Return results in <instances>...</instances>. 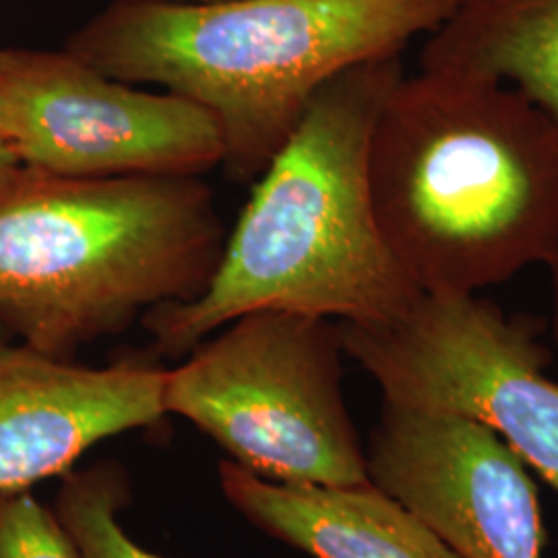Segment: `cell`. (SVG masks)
<instances>
[{
    "instance_id": "1",
    "label": "cell",
    "mask_w": 558,
    "mask_h": 558,
    "mask_svg": "<svg viewBox=\"0 0 558 558\" xmlns=\"http://www.w3.org/2000/svg\"><path fill=\"white\" fill-rule=\"evenodd\" d=\"M403 75L401 59L387 57L345 69L320 87L255 180L207 290L141 319L156 354L184 359L255 311L366 325L391 319L418 299L383 239L368 179L375 122Z\"/></svg>"
},
{
    "instance_id": "2",
    "label": "cell",
    "mask_w": 558,
    "mask_h": 558,
    "mask_svg": "<svg viewBox=\"0 0 558 558\" xmlns=\"http://www.w3.org/2000/svg\"><path fill=\"white\" fill-rule=\"evenodd\" d=\"M375 214L422 294H480L558 244V122L499 81L403 75L368 149Z\"/></svg>"
},
{
    "instance_id": "3",
    "label": "cell",
    "mask_w": 558,
    "mask_h": 558,
    "mask_svg": "<svg viewBox=\"0 0 558 558\" xmlns=\"http://www.w3.org/2000/svg\"><path fill=\"white\" fill-rule=\"evenodd\" d=\"M458 0H117L69 40L71 54L131 85H158L211 114L230 179L255 182L327 81L399 57Z\"/></svg>"
},
{
    "instance_id": "4",
    "label": "cell",
    "mask_w": 558,
    "mask_h": 558,
    "mask_svg": "<svg viewBox=\"0 0 558 558\" xmlns=\"http://www.w3.org/2000/svg\"><path fill=\"white\" fill-rule=\"evenodd\" d=\"M228 230L201 177L23 168L0 193V327L57 359L201 296Z\"/></svg>"
},
{
    "instance_id": "5",
    "label": "cell",
    "mask_w": 558,
    "mask_h": 558,
    "mask_svg": "<svg viewBox=\"0 0 558 558\" xmlns=\"http://www.w3.org/2000/svg\"><path fill=\"white\" fill-rule=\"evenodd\" d=\"M343 356L336 320L255 311L166 373L163 408L260 478L359 486L366 447L343 396Z\"/></svg>"
},
{
    "instance_id": "6",
    "label": "cell",
    "mask_w": 558,
    "mask_h": 558,
    "mask_svg": "<svg viewBox=\"0 0 558 558\" xmlns=\"http://www.w3.org/2000/svg\"><path fill=\"white\" fill-rule=\"evenodd\" d=\"M383 401L490 428L558 493V383L539 320L478 294H420L380 323H338Z\"/></svg>"
},
{
    "instance_id": "7",
    "label": "cell",
    "mask_w": 558,
    "mask_h": 558,
    "mask_svg": "<svg viewBox=\"0 0 558 558\" xmlns=\"http://www.w3.org/2000/svg\"><path fill=\"white\" fill-rule=\"evenodd\" d=\"M0 137L25 168L59 177H201L221 166L216 120L64 52L0 50Z\"/></svg>"
},
{
    "instance_id": "8",
    "label": "cell",
    "mask_w": 558,
    "mask_h": 558,
    "mask_svg": "<svg viewBox=\"0 0 558 558\" xmlns=\"http://www.w3.org/2000/svg\"><path fill=\"white\" fill-rule=\"evenodd\" d=\"M364 447L368 482L459 558H544L536 484L484 424L383 401Z\"/></svg>"
},
{
    "instance_id": "9",
    "label": "cell",
    "mask_w": 558,
    "mask_h": 558,
    "mask_svg": "<svg viewBox=\"0 0 558 558\" xmlns=\"http://www.w3.org/2000/svg\"><path fill=\"white\" fill-rule=\"evenodd\" d=\"M160 364L57 359L0 339V488L62 478L89 449L166 418Z\"/></svg>"
},
{
    "instance_id": "10",
    "label": "cell",
    "mask_w": 558,
    "mask_h": 558,
    "mask_svg": "<svg viewBox=\"0 0 558 558\" xmlns=\"http://www.w3.org/2000/svg\"><path fill=\"white\" fill-rule=\"evenodd\" d=\"M223 499L269 538L313 558H459L410 509L371 482L294 486L232 459L218 468Z\"/></svg>"
},
{
    "instance_id": "11",
    "label": "cell",
    "mask_w": 558,
    "mask_h": 558,
    "mask_svg": "<svg viewBox=\"0 0 558 558\" xmlns=\"http://www.w3.org/2000/svg\"><path fill=\"white\" fill-rule=\"evenodd\" d=\"M420 69L511 85L558 122V0H458Z\"/></svg>"
},
{
    "instance_id": "12",
    "label": "cell",
    "mask_w": 558,
    "mask_h": 558,
    "mask_svg": "<svg viewBox=\"0 0 558 558\" xmlns=\"http://www.w3.org/2000/svg\"><path fill=\"white\" fill-rule=\"evenodd\" d=\"M131 499L126 468L117 459H104L64 474L52 507L83 558H163L129 536L122 513Z\"/></svg>"
},
{
    "instance_id": "13",
    "label": "cell",
    "mask_w": 558,
    "mask_h": 558,
    "mask_svg": "<svg viewBox=\"0 0 558 558\" xmlns=\"http://www.w3.org/2000/svg\"><path fill=\"white\" fill-rule=\"evenodd\" d=\"M0 558H83L54 507L32 488H0Z\"/></svg>"
},
{
    "instance_id": "14",
    "label": "cell",
    "mask_w": 558,
    "mask_h": 558,
    "mask_svg": "<svg viewBox=\"0 0 558 558\" xmlns=\"http://www.w3.org/2000/svg\"><path fill=\"white\" fill-rule=\"evenodd\" d=\"M23 168L25 166L20 160L15 147L4 137H0V193L7 191L17 180Z\"/></svg>"
},
{
    "instance_id": "15",
    "label": "cell",
    "mask_w": 558,
    "mask_h": 558,
    "mask_svg": "<svg viewBox=\"0 0 558 558\" xmlns=\"http://www.w3.org/2000/svg\"><path fill=\"white\" fill-rule=\"evenodd\" d=\"M550 271V299H553V315H550V331L558 348V244L553 257L546 263Z\"/></svg>"
},
{
    "instance_id": "16",
    "label": "cell",
    "mask_w": 558,
    "mask_h": 558,
    "mask_svg": "<svg viewBox=\"0 0 558 558\" xmlns=\"http://www.w3.org/2000/svg\"><path fill=\"white\" fill-rule=\"evenodd\" d=\"M129 2H174V4H205V2H220V0H129Z\"/></svg>"
},
{
    "instance_id": "17",
    "label": "cell",
    "mask_w": 558,
    "mask_h": 558,
    "mask_svg": "<svg viewBox=\"0 0 558 558\" xmlns=\"http://www.w3.org/2000/svg\"><path fill=\"white\" fill-rule=\"evenodd\" d=\"M2 338H7V333H4V329H2V327H0V339Z\"/></svg>"
}]
</instances>
